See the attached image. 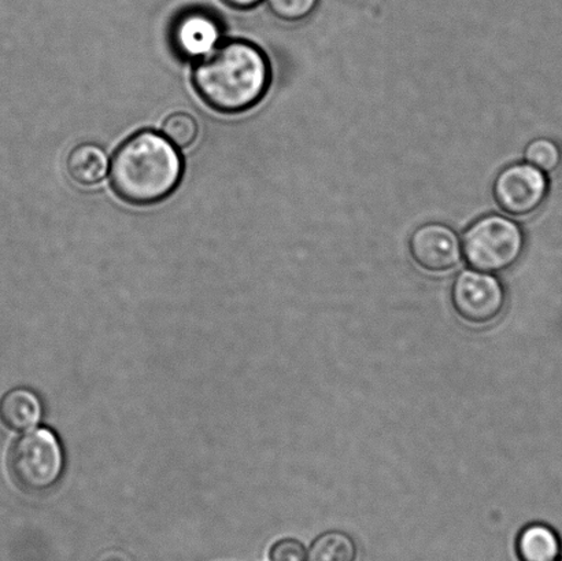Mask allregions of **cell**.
Masks as SVG:
<instances>
[{
    "instance_id": "1",
    "label": "cell",
    "mask_w": 562,
    "mask_h": 561,
    "mask_svg": "<svg viewBox=\"0 0 562 561\" xmlns=\"http://www.w3.org/2000/svg\"><path fill=\"white\" fill-rule=\"evenodd\" d=\"M271 65L256 44L231 41L198 58L192 85L202 101L220 113L235 114L255 108L271 86Z\"/></svg>"
},
{
    "instance_id": "2",
    "label": "cell",
    "mask_w": 562,
    "mask_h": 561,
    "mask_svg": "<svg viewBox=\"0 0 562 561\" xmlns=\"http://www.w3.org/2000/svg\"><path fill=\"white\" fill-rule=\"evenodd\" d=\"M183 158L167 137L140 131L115 150L110 181L121 200L132 205H153L178 189Z\"/></svg>"
},
{
    "instance_id": "3",
    "label": "cell",
    "mask_w": 562,
    "mask_h": 561,
    "mask_svg": "<svg viewBox=\"0 0 562 561\" xmlns=\"http://www.w3.org/2000/svg\"><path fill=\"white\" fill-rule=\"evenodd\" d=\"M526 238L520 225L501 214H487L472 223L462 235L461 249L473 271L501 273L520 260Z\"/></svg>"
},
{
    "instance_id": "4",
    "label": "cell",
    "mask_w": 562,
    "mask_h": 561,
    "mask_svg": "<svg viewBox=\"0 0 562 561\" xmlns=\"http://www.w3.org/2000/svg\"><path fill=\"white\" fill-rule=\"evenodd\" d=\"M11 480L26 493H44L63 478V442L52 428H33L16 439L8 460Z\"/></svg>"
},
{
    "instance_id": "5",
    "label": "cell",
    "mask_w": 562,
    "mask_h": 561,
    "mask_svg": "<svg viewBox=\"0 0 562 561\" xmlns=\"http://www.w3.org/2000/svg\"><path fill=\"white\" fill-rule=\"evenodd\" d=\"M547 175L530 164H512L494 180L493 197L501 212L514 218L536 213L547 200Z\"/></svg>"
},
{
    "instance_id": "6",
    "label": "cell",
    "mask_w": 562,
    "mask_h": 561,
    "mask_svg": "<svg viewBox=\"0 0 562 561\" xmlns=\"http://www.w3.org/2000/svg\"><path fill=\"white\" fill-rule=\"evenodd\" d=\"M451 302L461 318L483 326L503 313L506 295L504 285L493 274L468 269L454 279Z\"/></svg>"
},
{
    "instance_id": "7",
    "label": "cell",
    "mask_w": 562,
    "mask_h": 561,
    "mask_svg": "<svg viewBox=\"0 0 562 561\" xmlns=\"http://www.w3.org/2000/svg\"><path fill=\"white\" fill-rule=\"evenodd\" d=\"M413 261L429 273H448L459 266L461 240L456 231L442 223L422 224L409 238Z\"/></svg>"
},
{
    "instance_id": "8",
    "label": "cell",
    "mask_w": 562,
    "mask_h": 561,
    "mask_svg": "<svg viewBox=\"0 0 562 561\" xmlns=\"http://www.w3.org/2000/svg\"><path fill=\"white\" fill-rule=\"evenodd\" d=\"M220 37H222V27L218 21L206 11H187L173 25L175 48L183 57H203L217 47Z\"/></svg>"
},
{
    "instance_id": "9",
    "label": "cell",
    "mask_w": 562,
    "mask_h": 561,
    "mask_svg": "<svg viewBox=\"0 0 562 561\" xmlns=\"http://www.w3.org/2000/svg\"><path fill=\"white\" fill-rule=\"evenodd\" d=\"M43 414L42 400L31 389H11L0 400V422L11 431L33 430L42 422Z\"/></svg>"
},
{
    "instance_id": "10",
    "label": "cell",
    "mask_w": 562,
    "mask_h": 561,
    "mask_svg": "<svg viewBox=\"0 0 562 561\" xmlns=\"http://www.w3.org/2000/svg\"><path fill=\"white\" fill-rule=\"evenodd\" d=\"M66 169L77 184L95 186L106 178L109 159L101 147L92 143H82L69 153Z\"/></svg>"
},
{
    "instance_id": "11",
    "label": "cell",
    "mask_w": 562,
    "mask_h": 561,
    "mask_svg": "<svg viewBox=\"0 0 562 561\" xmlns=\"http://www.w3.org/2000/svg\"><path fill=\"white\" fill-rule=\"evenodd\" d=\"M560 553L558 532L547 525L527 526L517 538V554L521 561H555Z\"/></svg>"
},
{
    "instance_id": "12",
    "label": "cell",
    "mask_w": 562,
    "mask_h": 561,
    "mask_svg": "<svg viewBox=\"0 0 562 561\" xmlns=\"http://www.w3.org/2000/svg\"><path fill=\"white\" fill-rule=\"evenodd\" d=\"M356 541L344 531L324 532L312 543L307 561H357Z\"/></svg>"
},
{
    "instance_id": "13",
    "label": "cell",
    "mask_w": 562,
    "mask_h": 561,
    "mask_svg": "<svg viewBox=\"0 0 562 561\" xmlns=\"http://www.w3.org/2000/svg\"><path fill=\"white\" fill-rule=\"evenodd\" d=\"M525 158L527 164L547 175L553 173L560 168L562 154L558 143L539 137V139L528 143Z\"/></svg>"
},
{
    "instance_id": "14",
    "label": "cell",
    "mask_w": 562,
    "mask_h": 561,
    "mask_svg": "<svg viewBox=\"0 0 562 561\" xmlns=\"http://www.w3.org/2000/svg\"><path fill=\"white\" fill-rule=\"evenodd\" d=\"M198 126L196 120L189 113L170 114L162 125V135L179 148H187L196 141Z\"/></svg>"
},
{
    "instance_id": "15",
    "label": "cell",
    "mask_w": 562,
    "mask_h": 561,
    "mask_svg": "<svg viewBox=\"0 0 562 561\" xmlns=\"http://www.w3.org/2000/svg\"><path fill=\"white\" fill-rule=\"evenodd\" d=\"M266 3L278 20L296 24L311 19L319 0H266Z\"/></svg>"
},
{
    "instance_id": "16",
    "label": "cell",
    "mask_w": 562,
    "mask_h": 561,
    "mask_svg": "<svg viewBox=\"0 0 562 561\" xmlns=\"http://www.w3.org/2000/svg\"><path fill=\"white\" fill-rule=\"evenodd\" d=\"M269 558L271 561H307V549L295 538H283L274 543Z\"/></svg>"
},
{
    "instance_id": "17",
    "label": "cell",
    "mask_w": 562,
    "mask_h": 561,
    "mask_svg": "<svg viewBox=\"0 0 562 561\" xmlns=\"http://www.w3.org/2000/svg\"><path fill=\"white\" fill-rule=\"evenodd\" d=\"M225 4H228L229 8L236 10H247L255 8L261 0H223Z\"/></svg>"
}]
</instances>
